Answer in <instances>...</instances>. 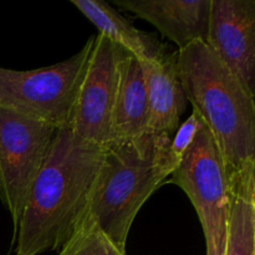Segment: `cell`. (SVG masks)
<instances>
[{"mask_svg":"<svg viewBox=\"0 0 255 255\" xmlns=\"http://www.w3.org/2000/svg\"><path fill=\"white\" fill-rule=\"evenodd\" d=\"M105 152L106 147L84 141L70 127L57 128L12 234L15 254L61 249L86 213Z\"/></svg>","mask_w":255,"mask_h":255,"instance_id":"cell-1","label":"cell"},{"mask_svg":"<svg viewBox=\"0 0 255 255\" xmlns=\"http://www.w3.org/2000/svg\"><path fill=\"white\" fill-rule=\"evenodd\" d=\"M186 99L211 131L228 173L255 161V104L239 80L202 40L177 51Z\"/></svg>","mask_w":255,"mask_h":255,"instance_id":"cell-2","label":"cell"},{"mask_svg":"<svg viewBox=\"0 0 255 255\" xmlns=\"http://www.w3.org/2000/svg\"><path fill=\"white\" fill-rule=\"evenodd\" d=\"M171 138L147 133L106 147L86 212L121 251L139 209L178 166Z\"/></svg>","mask_w":255,"mask_h":255,"instance_id":"cell-3","label":"cell"},{"mask_svg":"<svg viewBox=\"0 0 255 255\" xmlns=\"http://www.w3.org/2000/svg\"><path fill=\"white\" fill-rule=\"evenodd\" d=\"M95 36L74 56L51 66L12 70L0 66V107L34 121L69 127Z\"/></svg>","mask_w":255,"mask_h":255,"instance_id":"cell-4","label":"cell"},{"mask_svg":"<svg viewBox=\"0 0 255 255\" xmlns=\"http://www.w3.org/2000/svg\"><path fill=\"white\" fill-rule=\"evenodd\" d=\"M166 183L179 187L187 194L196 209L206 243L227 238L232 203L231 174L203 122Z\"/></svg>","mask_w":255,"mask_h":255,"instance_id":"cell-5","label":"cell"},{"mask_svg":"<svg viewBox=\"0 0 255 255\" xmlns=\"http://www.w3.org/2000/svg\"><path fill=\"white\" fill-rule=\"evenodd\" d=\"M57 128L0 107V202L16 232Z\"/></svg>","mask_w":255,"mask_h":255,"instance_id":"cell-6","label":"cell"},{"mask_svg":"<svg viewBox=\"0 0 255 255\" xmlns=\"http://www.w3.org/2000/svg\"><path fill=\"white\" fill-rule=\"evenodd\" d=\"M119 46L95 35L86 71L77 94L70 129L84 141L109 147L117 91Z\"/></svg>","mask_w":255,"mask_h":255,"instance_id":"cell-7","label":"cell"},{"mask_svg":"<svg viewBox=\"0 0 255 255\" xmlns=\"http://www.w3.org/2000/svg\"><path fill=\"white\" fill-rule=\"evenodd\" d=\"M204 42L255 97L254 0H211Z\"/></svg>","mask_w":255,"mask_h":255,"instance_id":"cell-8","label":"cell"},{"mask_svg":"<svg viewBox=\"0 0 255 255\" xmlns=\"http://www.w3.org/2000/svg\"><path fill=\"white\" fill-rule=\"evenodd\" d=\"M115 4L153 25L178 50L197 40L206 41L211 0H115Z\"/></svg>","mask_w":255,"mask_h":255,"instance_id":"cell-9","label":"cell"},{"mask_svg":"<svg viewBox=\"0 0 255 255\" xmlns=\"http://www.w3.org/2000/svg\"><path fill=\"white\" fill-rule=\"evenodd\" d=\"M148 94L147 133L171 137L181 124L186 111L187 99L177 71V51L166 47L147 62H142Z\"/></svg>","mask_w":255,"mask_h":255,"instance_id":"cell-10","label":"cell"},{"mask_svg":"<svg viewBox=\"0 0 255 255\" xmlns=\"http://www.w3.org/2000/svg\"><path fill=\"white\" fill-rule=\"evenodd\" d=\"M117 75L111 144L132 141L147 134L149 117L143 65L121 47H119L117 56Z\"/></svg>","mask_w":255,"mask_h":255,"instance_id":"cell-11","label":"cell"},{"mask_svg":"<svg viewBox=\"0 0 255 255\" xmlns=\"http://www.w3.org/2000/svg\"><path fill=\"white\" fill-rule=\"evenodd\" d=\"M71 4L96 26L100 35L126 50L141 62L149 61L166 47L153 35L134 27L107 2L101 0H71Z\"/></svg>","mask_w":255,"mask_h":255,"instance_id":"cell-12","label":"cell"},{"mask_svg":"<svg viewBox=\"0 0 255 255\" xmlns=\"http://www.w3.org/2000/svg\"><path fill=\"white\" fill-rule=\"evenodd\" d=\"M232 203L224 255H255V161L231 176Z\"/></svg>","mask_w":255,"mask_h":255,"instance_id":"cell-13","label":"cell"},{"mask_svg":"<svg viewBox=\"0 0 255 255\" xmlns=\"http://www.w3.org/2000/svg\"><path fill=\"white\" fill-rule=\"evenodd\" d=\"M59 255H126V252L121 251L86 212Z\"/></svg>","mask_w":255,"mask_h":255,"instance_id":"cell-14","label":"cell"},{"mask_svg":"<svg viewBox=\"0 0 255 255\" xmlns=\"http://www.w3.org/2000/svg\"><path fill=\"white\" fill-rule=\"evenodd\" d=\"M202 120L199 119L198 114L196 111H192L191 116L186 120L179 127L177 131L174 132V137L171 138V144H169V151H171L172 156L178 161H181L182 156L186 153L187 149L189 148L192 143H193L194 138L197 136L199 127H201Z\"/></svg>","mask_w":255,"mask_h":255,"instance_id":"cell-15","label":"cell"},{"mask_svg":"<svg viewBox=\"0 0 255 255\" xmlns=\"http://www.w3.org/2000/svg\"><path fill=\"white\" fill-rule=\"evenodd\" d=\"M227 238L219 242H207L206 252L207 255H224L226 254Z\"/></svg>","mask_w":255,"mask_h":255,"instance_id":"cell-16","label":"cell"}]
</instances>
